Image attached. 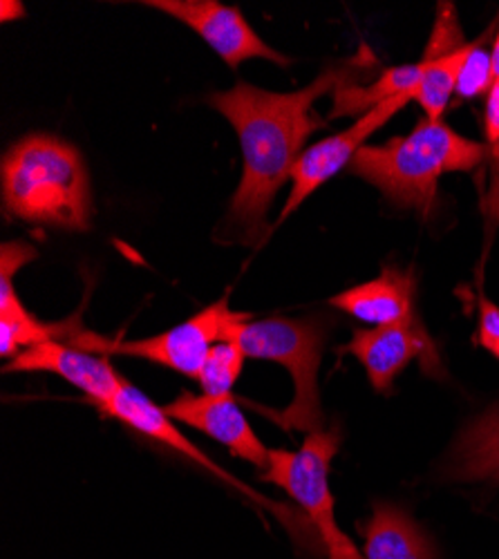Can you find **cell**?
I'll use <instances>...</instances> for the list:
<instances>
[{"mask_svg": "<svg viewBox=\"0 0 499 559\" xmlns=\"http://www.w3.org/2000/svg\"><path fill=\"white\" fill-rule=\"evenodd\" d=\"M347 81L345 70L332 68L287 95L240 81L209 97V106L236 128L242 148V179L222 224L226 242L260 245L269 238L266 215L283 183L292 179L307 136L323 126L313 104Z\"/></svg>", "mask_w": 499, "mask_h": 559, "instance_id": "1", "label": "cell"}, {"mask_svg": "<svg viewBox=\"0 0 499 559\" xmlns=\"http://www.w3.org/2000/svg\"><path fill=\"white\" fill-rule=\"evenodd\" d=\"M0 195L10 217L27 224L85 230L93 213L81 153L55 134H27L3 157Z\"/></svg>", "mask_w": 499, "mask_h": 559, "instance_id": "2", "label": "cell"}, {"mask_svg": "<svg viewBox=\"0 0 499 559\" xmlns=\"http://www.w3.org/2000/svg\"><path fill=\"white\" fill-rule=\"evenodd\" d=\"M484 157V144L424 117L403 136H392L381 146H363L352 159V175L377 186L392 204L428 215L439 179L448 173H468Z\"/></svg>", "mask_w": 499, "mask_h": 559, "instance_id": "3", "label": "cell"}, {"mask_svg": "<svg viewBox=\"0 0 499 559\" xmlns=\"http://www.w3.org/2000/svg\"><path fill=\"white\" fill-rule=\"evenodd\" d=\"M328 330L321 318H264L231 324L224 341L238 343L249 358L274 360L283 365L294 381V401L283 409H266L278 426L298 432H321L323 409L319 390V369Z\"/></svg>", "mask_w": 499, "mask_h": 559, "instance_id": "4", "label": "cell"}, {"mask_svg": "<svg viewBox=\"0 0 499 559\" xmlns=\"http://www.w3.org/2000/svg\"><path fill=\"white\" fill-rule=\"evenodd\" d=\"M341 445V430L307 435L300 450H269V463L260 479L283 488L309 518L328 550V559H366L338 528L330 490V465Z\"/></svg>", "mask_w": 499, "mask_h": 559, "instance_id": "5", "label": "cell"}, {"mask_svg": "<svg viewBox=\"0 0 499 559\" xmlns=\"http://www.w3.org/2000/svg\"><path fill=\"white\" fill-rule=\"evenodd\" d=\"M249 313L234 311L229 307V296H222L217 302L202 309L198 316L185 320L177 328L142 338V341H108L95 334H76L72 338L74 347L85 352H102V354H119L144 358L168 369L179 371L189 379H198L204 367V360L213 345L224 341L226 330L240 320H249Z\"/></svg>", "mask_w": 499, "mask_h": 559, "instance_id": "6", "label": "cell"}, {"mask_svg": "<svg viewBox=\"0 0 499 559\" xmlns=\"http://www.w3.org/2000/svg\"><path fill=\"white\" fill-rule=\"evenodd\" d=\"M97 407L102 409V414H106L110 418H117V421H121L123 426L138 430L142 435L151 437L153 441L175 450L177 454H185L187 459L200 463L202 468L213 473L217 479H222V481H226L229 486L238 488L240 492H245L247 497L258 501L262 508L274 512V515L283 522V526L289 531V535L298 542V546L302 550L319 552V548H316L313 542H321V535L316 533V528H313V524L309 522L307 515H298V512L289 510L287 506H281L276 501H271V499L253 492L249 486L240 484L229 473H224L211 456H206L198 445H193V441H189L185 435H181L175 428V424L166 416L164 407H157L144 392H140L138 388H132L126 379H123L119 392L108 403L97 405Z\"/></svg>", "mask_w": 499, "mask_h": 559, "instance_id": "7", "label": "cell"}, {"mask_svg": "<svg viewBox=\"0 0 499 559\" xmlns=\"http://www.w3.org/2000/svg\"><path fill=\"white\" fill-rule=\"evenodd\" d=\"M411 102H415V92H403V95H396L385 104L358 117L354 126H349L347 130L334 136L321 139L319 144L307 148L294 166L292 191L285 209L281 211L276 226L287 222V217L296 213L311 193L319 191L325 181H330L336 173H341L347 164H352V159L363 146H366L368 139Z\"/></svg>", "mask_w": 499, "mask_h": 559, "instance_id": "8", "label": "cell"}, {"mask_svg": "<svg viewBox=\"0 0 499 559\" xmlns=\"http://www.w3.org/2000/svg\"><path fill=\"white\" fill-rule=\"evenodd\" d=\"M341 352L360 360L372 388L381 394L392 390L394 379L413 360L421 362L424 374L443 377L439 349L419 318L388 324V328L356 330L352 341L343 345Z\"/></svg>", "mask_w": 499, "mask_h": 559, "instance_id": "9", "label": "cell"}, {"mask_svg": "<svg viewBox=\"0 0 499 559\" xmlns=\"http://www.w3.org/2000/svg\"><path fill=\"white\" fill-rule=\"evenodd\" d=\"M144 5L189 25L229 68H238L249 59L289 66V59L269 48L253 32L238 8L222 5L217 0H146Z\"/></svg>", "mask_w": 499, "mask_h": 559, "instance_id": "10", "label": "cell"}, {"mask_svg": "<svg viewBox=\"0 0 499 559\" xmlns=\"http://www.w3.org/2000/svg\"><path fill=\"white\" fill-rule=\"evenodd\" d=\"M473 45L475 43L464 40L452 3H441L430 40L426 43L424 59L417 63L421 81L415 92V102L424 108L426 119L441 121L450 97L455 95Z\"/></svg>", "mask_w": 499, "mask_h": 559, "instance_id": "11", "label": "cell"}, {"mask_svg": "<svg viewBox=\"0 0 499 559\" xmlns=\"http://www.w3.org/2000/svg\"><path fill=\"white\" fill-rule=\"evenodd\" d=\"M170 421L191 426L224 448H229L234 456L253 463L256 468H266L269 448L253 432L249 418L238 407L234 394L224 396H195L181 392L173 403L164 407Z\"/></svg>", "mask_w": 499, "mask_h": 559, "instance_id": "12", "label": "cell"}, {"mask_svg": "<svg viewBox=\"0 0 499 559\" xmlns=\"http://www.w3.org/2000/svg\"><path fill=\"white\" fill-rule=\"evenodd\" d=\"M3 371H52L81 390L95 405L108 403L123 383L106 356H93L81 347L59 341H45L21 352Z\"/></svg>", "mask_w": 499, "mask_h": 559, "instance_id": "13", "label": "cell"}, {"mask_svg": "<svg viewBox=\"0 0 499 559\" xmlns=\"http://www.w3.org/2000/svg\"><path fill=\"white\" fill-rule=\"evenodd\" d=\"M415 294L417 283L413 273L396 266H383L379 277L345 289L334 296L330 305L363 322L375 324V328H388V324L411 322L417 318Z\"/></svg>", "mask_w": 499, "mask_h": 559, "instance_id": "14", "label": "cell"}, {"mask_svg": "<svg viewBox=\"0 0 499 559\" xmlns=\"http://www.w3.org/2000/svg\"><path fill=\"white\" fill-rule=\"evenodd\" d=\"M366 559H439L430 535L407 512L390 501H377L372 518L360 526Z\"/></svg>", "mask_w": 499, "mask_h": 559, "instance_id": "15", "label": "cell"}, {"mask_svg": "<svg viewBox=\"0 0 499 559\" xmlns=\"http://www.w3.org/2000/svg\"><path fill=\"white\" fill-rule=\"evenodd\" d=\"M445 477L499 486V405L468 421L450 448Z\"/></svg>", "mask_w": 499, "mask_h": 559, "instance_id": "16", "label": "cell"}, {"mask_svg": "<svg viewBox=\"0 0 499 559\" xmlns=\"http://www.w3.org/2000/svg\"><path fill=\"white\" fill-rule=\"evenodd\" d=\"M59 334H63L59 328L40 322L23 307L12 287V275L3 273L0 277V356L16 358L21 352L45 341H55Z\"/></svg>", "mask_w": 499, "mask_h": 559, "instance_id": "17", "label": "cell"}, {"mask_svg": "<svg viewBox=\"0 0 499 559\" xmlns=\"http://www.w3.org/2000/svg\"><path fill=\"white\" fill-rule=\"evenodd\" d=\"M419 81L421 74L417 63L390 68L372 85H352L347 81L334 90L332 117H363L403 92H417Z\"/></svg>", "mask_w": 499, "mask_h": 559, "instance_id": "18", "label": "cell"}, {"mask_svg": "<svg viewBox=\"0 0 499 559\" xmlns=\"http://www.w3.org/2000/svg\"><path fill=\"white\" fill-rule=\"evenodd\" d=\"M245 358V349L234 341H219L217 345H213L198 377L202 392L209 396L231 394L236 381L242 374Z\"/></svg>", "mask_w": 499, "mask_h": 559, "instance_id": "19", "label": "cell"}, {"mask_svg": "<svg viewBox=\"0 0 499 559\" xmlns=\"http://www.w3.org/2000/svg\"><path fill=\"white\" fill-rule=\"evenodd\" d=\"M488 85H492V55L482 48L479 40H475L455 92L462 99H475Z\"/></svg>", "mask_w": 499, "mask_h": 559, "instance_id": "20", "label": "cell"}, {"mask_svg": "<svg viewBox=\"0 0 499 559\" xmlns=\"http://www.w3.org/2000/svg\"><path fill=\"white\" fill-rule=\"evenodd\" d=\"M475 343L499 360V307L484 294L477 296V336Z\"/></svg>", "mask_w": 499, "mask_h": 559, "instance_id": "21", "label": "cell"}, {"mask_svg": "<svg viewBox=\"0 0 499 559\" xmlns=\"http://www.w3.org/2000/svg\"><path fill=\"white\" fill-rule=\"evenodd\" d=\"M486 136L490 144H499V79L492 81L486 102Z\"/></svg>", "mask_w": 499, "mask_h": 559, "instance_id": "22", "label": "cell"}, {"mask_svg": "<svg viewBox=\"0 0 499 559\" xmlns=\"http://www.w3.org/2000/svg\"><path fill=\"white\" fill-rule=\"evenodd\" d=\"M25 16V8H23V3H19V0H3V3H0V21L3 23H10L12 19H23Z\"/></svg>", "mask_w": 499, "mask_h": 559, "instance_id": "23", "label": "cell"}, {"mask_svg": "<svg viewBox=\"0 0 499 559\" xmlns=\"http://www.w3.org/2000/svg\"><path fill=\"white\" fill-rule=\"evenodd\" d=\"M492 81H497L499 79V34H497V38H495V43H492Z\"/></svg>", "mask_w": 499, "mask_h": 559, "instance_id": "24", "label": "cell"}, {"mask_svg": "<svg viewBox=\"0 0 499 559\" xmlns=\"http://www.w3.org/2000/svg\"><path fill=\"white\" fill-rule=\"evenodd\" d=\"M492 213H495V219H497V224H499V183H497L495 198H492Z\"/></svg>", "mask_w": 499, "mask_h": 559, "instance_id": "25", "label": "cell"}]
</instances>
